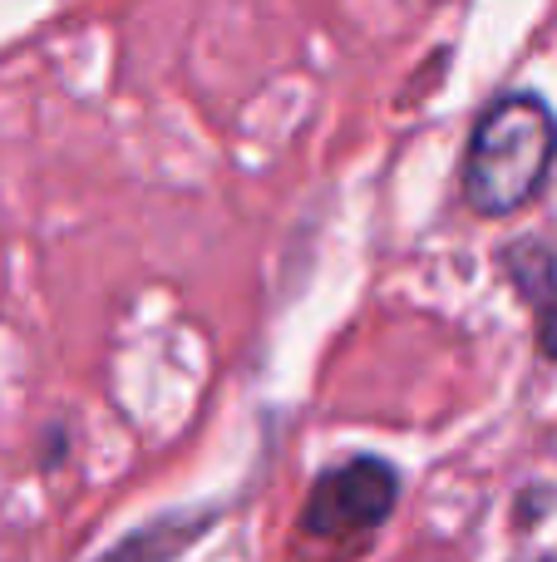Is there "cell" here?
I'll return each mask as SVG.
<instances>
[{"label":"cell","instance_id":"obj_5","mask_svg":"<svg viewBox=\"0 0 557 562\" xmlns=\"http://www.w3.org/2000/svg\"><path fill=\"white\" fill-rule=\"evenodd\" d=\"M553 498H557V488H553V484H533V488H523V494H519V504H513V508H519V514H513V518H519L523 528L543 524V508H548Z\"/></svg>","mask_w":557,"mask_h":562},{"label":"cell","instance_id":"obj_7","mask_svg":"<svg viewBox=\"0 0 557 562\" xmlns=\"http://www.w3.org/2000/svg\"><path fill=\"white\" fill-rule=\"evenodd\" d=\"M65 449H69V439H65V429H49V449H39V464H45V469H55L59 464V459H65Z\"/></svg>","mask_w":557,"mask_h":562},{"label":"cell","instance_id":"obj_2","mask_svg":"<svg viewBox=\"0 0 557 562\" xmlns=\"http://www.w3.org/2000/svg\"><path fill=\"white\" fill-rule=\"evenodd\" d=\"M400 504V474L390 459L361 454L336 464L311 484L302 504V528L316 538H355L380 528Z\"/></svg>","mask_w":557,"mask_h":562},{"label":"cell","instance_id":"obj_3","mask_svg":"<svg viewBox=\"0 0 557 562\" xmlns=\"http://www.w3.org/2000/svg\"><path fill=\"white\" fill-rule=\"evenodd\" d=\"M217 524V508H178V514H158L124 533L114 548H104L94 562H183V553Z\"/></svg>","mask_w":557,"mask_h":562},{"label":"cell","instance_id":"obj_6","mask_svg":"<svg viewBox=\"0 0 557 562\" xmlns=\"http://www.w3.org/2000/svg\"><path fill=\"white\" fill-rule=\"evenodd\" d=\"M538 350L548 360H557V291L538 306Z\"/></svg>","mask_w":557,"mask_h":562},{"label":"cell","instance_id":"obj_4","mask_svg":"<svg viewBox=\"0 0 557 562\" xmlns=\"http://www.w3.org/2000/svg\"><path fill=\"white\" fill-rule=\"evenodd\" d=\"M503 272L513 277V286H519L523 301L543 306V301L557 291V252L548 243H538V237H528V243L503 252Z\"/></svg>","mask_w":557,"mask_h":562},{"label":"cell","instance_id":"obj_8","mask_svg":"<svg viewBox=\"0 0 557 562\" xmlns=\"http://www.w3.org/2000/svg\"><path fill=\"white\" fill-rule=\"evenodd\" d=\"M533 562H557V558H553V553H543V558H533Z\"/></svg>","mask_w":557,"mask_h":562},{"label":"cell","instance_id":"obj_1","mask_svg":"<svg viewBox=\"0 0 557 562\" xmlns=\"http://www.w3.org/2000/svg\"><path fill=\"white\" fill-rule=\"evenodd\" d=\"M557 164V114L533 89L499 94L474 119L464 148V198L479 217H513L548 188Z\"/></svg>","mask_w":557,"mask_h":562}]
</instances>
